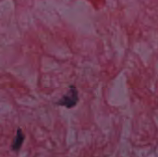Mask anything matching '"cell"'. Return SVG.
Returning a JSON list of instances; mask_svg holds the SVG:
<instances>
[{"instance_id": "cell-2", "label": "cell", "mask_w": 158, "mask_h": 157, "mask_svg": "<svg viewBox=\"0 0 158 157\" xmlns=\"http://www.w3.org/2000/svg\"><path fill=\"white\" fill-rule=\"evenodd\" d=\"M23 141H24V134L21 132V130H19L18 132H17V135H16V137H15V139H14V141H13L12 149H13L14 151H18V150L20 148V146L22 145Z\"/></svg>"}, {"instance_id": "cell-1", "label": "cell", "mask_w": 158, "mask_h": 157, "mask_svg": "<svg viewBox=\"0 0 158 157\" xmlns=\"http://www.w3.org/2000/svg\"><path fill=\"white\" fill-rule=\"evenodd\" d=\"M77 102H78V93L74 87H71L69 93L65 94L62 97V99L58 102V105L67 107H72L76 105Z\"/></svg>"}]
</instances>
